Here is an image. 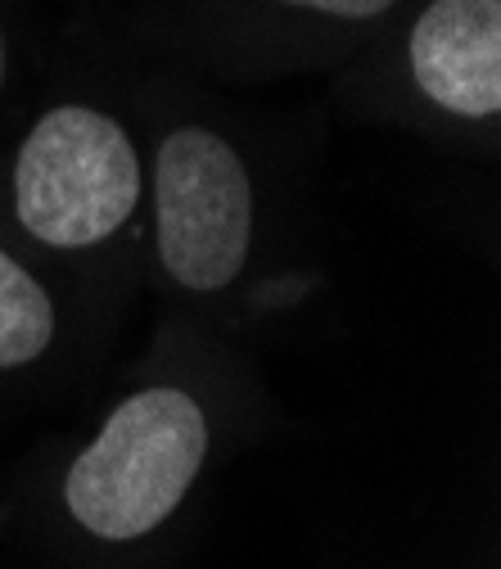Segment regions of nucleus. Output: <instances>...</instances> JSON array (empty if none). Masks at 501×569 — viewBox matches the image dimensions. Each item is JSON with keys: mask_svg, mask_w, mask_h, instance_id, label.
I'll return each instance as SVG.
<instances>
[{"mask_svg": "<svg viewBox=\"0 0 501 569\" xmlns=\"http://www.w3.org/2000/svg\"><path fill=\"white\" fill-rule=\"evenodd\" d=\"M203 448V411L186 393H136L68 470V511L100 538L150 533L194 483Z\"/></svg>", "mask_w": 501, "mask_h": 569, "instance_id": "obj_1", "label": "nucleus"}, {"mask_svg": "<svg viewBox=\"0 0 501 569\" xmlns=\"http://www.w3.org/2000/svg\"><path fill=\"white\" fill-rule=\"evenodd\" d=\"M411 68L429 100L488 118L501 104V0H439L411 32Z\"/></svg>", "mask_w": 501, "mask_h": 569, "instance_id": "obj_4", "label": "nucleus"}, {"mask_svg": "<svg viewBox=\"0 0 501 569\" xmlns=\"http://www.w3.org/2000/svg\"><path fill=\"white\" fill-rule=\"evenodd\" d=\"M253 190L240 154L186 127L159 150V253L186 290H222L249 258Z\"/></svg>", "mask_w": 501, "mask_h": 569, "instance_id": "obj_3", "label": "nucleus"}, {"mask_svg": "<svg viewBox=\"0 0 501 569\" xmlns=\"http://www.w3.org/2000/svg\"><path fill=\"white\" fill-rule=\"evenodd\" d=\"M290 6H308V10H325V14H343V19H371V14L389 10L393 0H290Z\"/></svg>", "mask_w": 501, "mask_h": 569, "instance_id": "obj_6", "label": "nucleus"}, {"mask_svg": "<svg viewBox=\"0 0 501 569\" xmlns=\"http://www.w3.org/2000/svg\"><path fill=\"white\" fill-rule=\"evenodd\" d=\"M50 330H54L50 295L14 258L0 253V367H23L41 358Z\"/></svg>", "mask_w": 501, "mask_h": 569, "instance_id": "obj_5", "label": "nucleus"}, {"mask_svg": "<svg viewBox=\"0 0 501 569\" xmlns=\"http://www.w3.org/2000/svg\"><path fill=\"white\" fill-rule=\"evenodd\" d=\"M140 199V163L122 127L96 109L46 113L14 168V203L32 236L87 249L113 236Z\"/></svg>", "mask_w": 501, "mask_h": 569, "instance_id": "obj_2", "label": "nucleus"}]
</instances>
